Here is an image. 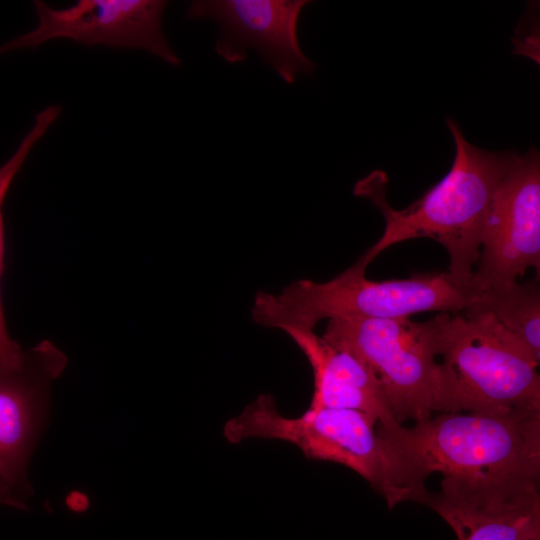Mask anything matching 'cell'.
Wrapping results in <instances>:
<instances>
[{
    "instance_id": "277c9868",
    "label": "cell",
    "mask_w": 540,
    "mask_h": 540,
    "mask_svg": "<svg viewBox=\"0 0 540 540\" xmlns=\"http://www.w3.org/2000/svg\"><path fill=\"white\" fill-rule=\"evenodd\" d=\"M433 414L540 409L537 362L490 314L441 312Z\"/></svg>"
},
{
    "instance_id": "52a82bcc",
    "label": "cell",
    "mask_w": 540,
    "mask_h": 540,
    "mask_svg": "<svg viewBox=\"0 0 540 540\" xmlns=\"http://www.w3.org/2000/svg\"><path fill=\"white\" fill-rule=\"evenodd\" d=\"M540 269V156L516 154L492 197L471 282L473 293L518 282Z\"/></svg>"
},
{
    "instance_id": "5b68a950",
    "label": "cell",
    "mask_w": 540,
    "mask_h": 540,
    "mask_svg": "<svg viewBox=\"0 0 540 540\" xmlns=\"http://www.w3.org/2000/svg\"><path fill=\"white\" fill-rule=\"evenodd\" d=\"M358 262L326 282L300 279L279 293L255 296L252 317L262 326L313 330L327 319H401L419 312L459 313L473 292L450 274H416L406 279L372 281Z\"/></svg>"
},
{
    "instance_id": "8992f818",
    "label": "cell",
    "mask_w": 540,
    "mask_h": 540,
    "mask_svg": "<svg viewBox=\"0 0 540 540\" xmlns=\"http://www.w3.org/2000/svg\"><path fill=\"white\" fill-rule=\"evenodd\" d=\"M437 318L332 319L322 337L359 359L377 381L395 420L421 422L433 415Z\"/></svg>"
},
{
    "instance_id": "7a4b0ae2",
    "label": "cell",
    "mask_w": 540,
    "mask_h": 540,
    "mask_svg": "<svg viewBox=\"0 0 540 540\" xmlns=\"http://www.w3.org/2000/svg\"><path fill=\"white\" fill-rule=\"evenodd\" d=\"M367 414L340 408H311L284 416L270 394H261L223 427L233 444L260 438L298 447L308 459L348 467L364 478L393 509L405 501L421 503L428 492L395 444Z\"/></svg>"
},
{
    "instance_id": "6da1fadb",
    "label": "cell",
    "mask_w": 540,
    "mask_h": 540,
    "mask_svg": "<svg viewBox=\"0 0 540 540\" xmlns=\"http://www.w3.org/2000/svg\"><path fill=\"white\" fill-rule=\"evenodd\" d=\"M446 122L455 144L451 169L411 205L401 210L389 206L385 198V174L380 171L355 184L354 193L369 198L385 219L382 236L356 262L367 267L378 254L396 243L428 237L447 250L450 276L472 291L488 209L516 153L478 148L465 139L454 120L447 118Z\"/></svg>"
},
{
    "instance_id": "5bb4252c",
    "label": "cell",
    "mask_w": 540,
    "mask_h": 540,
    "mask_svg": "<svg viewBox=\"0 0 540 540\" xmlns=\"http://www.w3.org/2000/svg\"><path fill=\"white\" fill-rule=\"evenodd\" d=\"M61 113L57 105L48 106L40 111L35 117V123L26 136L22 139L13 155L0 166V279L3 272L4 261V225L2 205L8 189L28 157L33 146L44 136L47 129L54 123ZM25 351L17 342L10 338L5 324L3 308L0 297V369L18 367L24 359Z\"/></svg>"
},
{
    "instance_id": "7c38bea8",
    "label": "cell",
    "mask_w": 540,
    "mask_h": 540,
    "mask_svg": "<svg viewBox=\"0 0 540 540\" xmlns=\"http://www.w3.org/2000/svg\"><path fill=\"white\" fill-rule=\"evenodd\" d=\"M285 332L308 360L314 377L311 408H340L363 412L377 429L395 432L393 417L381 389L368 368L354 355L317 336L313 330L286 328Z\"/></svg>"
},
{
    "instance_id": "9c48e42d",
    "label": "cell",
    "mask_w": 540,
    "mask_h": 540,
    "mask_svg": "<svg viewBox=\"0 0 540 540\" xmlns=\"http://www.w3.org/2000/svg\"><path fill=\"white\" fill-rule=\"evenodd\" d=\"M307 0H198L189 19H210L219 26L215 51L231 64L243 62L252 48L281 79L293 84L299 74L312 75L315 64L303 53L297 23Z\"/></svg>"
},
{
    "instance_id": "3957f363",
    "label": "cell",
    "mask_w": 540,
    "mask_h": 540,
    "mask_svg": "<svg viewBox=\"0 0 540 540\" xmlns=\"http://www.w3.org/2000/svg\"><path fill=\"white\" fill-rule=\"evenodd\" d=\"M414 473L443 478L540 479V409L438 413L383 433Z\"/></svg>"
},
{
    "instance_id": "30bf717a",
    "label": "cell",
    "mask_w": 540,
    "mask_h": 540,
    "mask_svg": "<svg viewBox=\"0 0 540 540\" xmlns=\"http://www.w3.org/2000/svg\"><path fill=\"white\" fill-rule=\"evenodd\" d=\"M540 479L442 478L421 504L433 509L458 540H540Z\"/></svg>"
},
{
    "instance_id": "4fadbf2b",
    "label": "cell",
    "mask_w": 540,
    "mask_h": 540,
    "mask_svg": "<svg viewBox=\"0 0 540 540\" xmlns=\"http://www.w3.org/2000/svg\"><path fill=\"white\" fill-rule=\"evenodd\" d=\"M464 311L490 314L540 363L538 279L477 291L474 293L471 304Z\"/></svg>"
},
{
    "instance_id": "ba28073f",
    "label": "cell",
    "mask_w": 540,
    "mask_h": 540,
    "mask_svg": "<svg viewBox=\"0 0 540 540\" xmlns=\"http://www.w3.org/2000/svg\"><path fill=\"white\" fill-rule=\"evenodd\" d=\"M163 0H80L65 9L34 1L38 25L0 46V54L66 38L86 46L138 48L178 66L180 59L162 29Z\"/></svg>"
},
{
    "instance_id": "9a60e30c",
    "label": "cell",
    "mask_w": 540,
    "mask_h": 540,
    "mask_svg": "<svg viewBox=\"0 0 540 540\" xmlns=\"http://www.w3.org/2000/svg\"><path fill=\"white\" fill-rule=\"evenodd\" d=\"M0 505L26 509L27 502L10 489L0 478Z\"/></svg>"
},
{
    "instance_id": "8fae6325",
    "label": "cell",
    "mask_w": 540,
    "mask_h": 540,
    "mask_svg": "<svg viewBox=\"0 0 540 540\" xmlns=\"http://www.w3.org/2000/svg\"><path fill=\"white\" fill-rule=\"evenodd\" d=\"M66 355L48 340L25 351L15 368L0 369V478L27 502V471L43 431L51 383L67 365Z\"/></svg>"
}]
</instances>
